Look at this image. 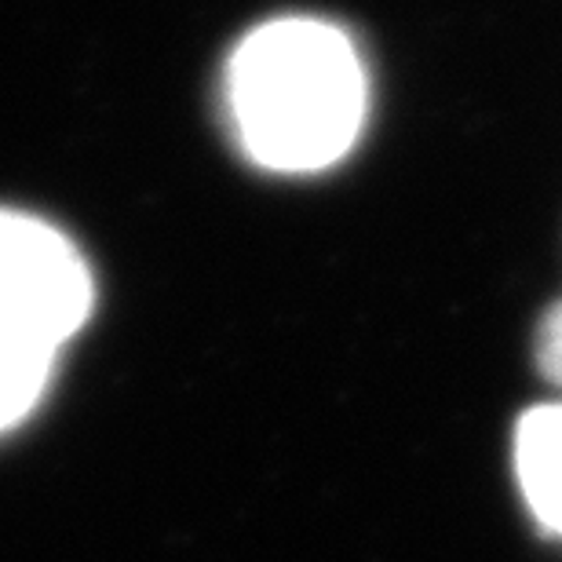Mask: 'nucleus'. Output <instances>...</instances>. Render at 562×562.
Instances as JSON below:
<instances>
[{"instance_id": "nucleus-1", "label": "nucleus", "mask_w": 562, "mask_h": 562, "mask_svg": "<svg viewBox=\"0 0 562 562\" xmlns=\"http://www.w3.org/2000/svg\"><path fill=\"white\" fill-rule=\"evenodd\" d=\"M362 55L322 19H274L227 63V110L241 150L271 172H322L362 136Z\"/></svg>"}, {"instance_id": "nucleus-3", "label": "nucleus", "mask_w": 562, "mask_h": 562, "mask_svg": "<svg viewBox=\"0 0 562 562\" xmlns=\"http://www.w3.org/2000/svg\"><path fill=\"white\" fill-rule=\"evenodd\" d=\"M515 471L530 512L562 537V402L537 406L519 420Z\"/></svg>"}, {"instance_id": "nucleus-5", "label": "nucleus", "mask_w": 562, "mask_h": 562, "mask_svg": "<svg viewBox=\"0 0 562 562\" xmlns=\"http://www.w3.org/2000/svg\"><path fill=\"white\" fill-rule=\"evenodd\" d=\"M537 366L555 387H562V300L544 314L537 329Z\"/></svg>"}, {"instance_id": "nucleus-4", "label": "nucleus", "mask_w": 562, "mask_h": 562, "mask_svg": "<svg viewBox=\"0 0 562 562\" xmlns=\"http://www.w3.org/2000/svg\"><path fill=\"white\" fill-rule=\"evenodd\" d=\"M55 358L59 355L37 347L0 344V431L33 413L52 380Z\"/></svg>"}, {"instance_id": "nucleus-2", "label": "nucleus", "mask_w": 562, "mask_h": 562, "mask_svg": "<svg viewBox=\"0 0 562 562\" xmlns=\"http://www.w3.org/2000/svg\"><path fill=\"white\" fill-rule=\"evenodd\" d=\"M92 274L48 223L0 212V344L59 355L88 322Z\"/></svg>"}]
</instances>
